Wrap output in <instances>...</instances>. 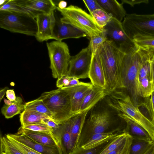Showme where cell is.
<instances>
[{"label":"cell","mask_w":154,"mask_h":154,"mask_svg":"<svg viewBox=\"0 0 154 154\" xmlns=\"http://www.w3.org/2000/svg\"><path fill=\"white\" fill-rule=\"evenodd\" d=\"M53 133L59 143L63 154H69L73 150L72 139L67 121L59 125Z\"/></svg>","instance_id":"cell-19"},{"label":"cell","mask_w":154,"mask_h":154,"mask_svg":"<svg viewBox=\"0 0 154 154\" xmlns=\"http://www.w3.org/2000/svg\"><path fill=\"white\" fill-rule=\"evenodd\" d=\"M89 111H85L67 121L71 136L73 150L78 147L80 135Z\"/></svg>","instance_id":"cell-20"},{"label":"cell","mask_w":154,"mask_h":154,"mask_svg":"<svg viewBox=\"0 0 154 154\" xmlns=\"http://www.w3.org/2000/svg\"><path fill=\"white\" fill-rule=\"evenodd\" d=\"M92 57L91 48L88 44L76 55L71 56L66 75L79 79L88 78Z\"/></svg>","instance_id":"cell-10"},{"label":"cell","mask_w":154,"mask_h":154,"mask_svg":"<svg viewBox=\"0 0 154 154\" xmlns=\"http://www.w3.org/2000/svg\"><path fill=\"white\" fill-rule=\"evenodd\" d=\"M132 40L135 45L139 48L154 50V37L136 35Z\"/></svg>","instance_id":"cell-32"},{"label":"cell","mask_w":154,"mask_h":154,"mask_svg":"<svg viewBox=\"0 0 154 154\" xmlns=\"http://www.w3.org/2000/svg\"><path fill=\"white\" fill-rule=\"evenodd\" d=\"M3 10L28 14L34 17L27 10L15 3L13 0H8L6 3L0 7V11Z\"/></svg>","instance_id":"cell-36"},{"label":"cell","mask_w":154,"mask_h":154,"mask_svg":"<svg viewBox=\"0 0 154 154\" xmlns=\"http://www.w3.org/2000/svg\"><path fill=\"white\" fill-rule=\"evenodd\" d=\"M111 115L107 110L92 113L87 121L84 132L81 134L78 147L81 146L94 134L106 132L116 133L111 130Z\"/></svg>","instance_id":"cell-9"},{"label":"cell","mask_w":154,"mask_h":154,"mask_svg":"<svg viewBox=\"0 0 154 154\" xmlns=\"http://www.w3.org/2000/svg\"><path fill=\"white\" fill-rule=\"evenodd\" d=\"M128 135L125 132L119 134L110 140L99 154H108L114 150L124 141Z\"/></svg>","instance_id":"cell-31"},{"label":"cell","mask_w":154,"mask_h":154,"mask_svg":"<svg viewBox=\"0 0 154 154\" xmlns=\"http://www.w3.org/2000/svg\"><path fill=\"white\" fill-rule=\"evenodd\" d=\"M0 27L14 33L35 36L38 28L35 17L29 14L0 11Z\"/></svg>","instance_id":"cell-5"},{"label":"cell","mask_w":154,"mask_h":154,"mask_svg":"<svg viewBox=\"0 0 154 154\" xmlns=\"http://www.w3.org/2000/svg\"><path fill=\"white\" fill-rule=\"evenodd\" d=\"M110 140L90 149H84L80 146L73 150L69 154H99Z\"/></svg>","instance_id":"cell-35"},{"label":"cell","mask_w":154,"mask_h":154,"mask_svg":"<svg viewBox=\"0 0 154 154\" xmlns=\"http://www.w3.org/2000/svg\"><path fill=\"white\" fill-rule=\"evenodd\" d=\"M16 140L32 149L41 154H63L58 146H50L38 143L23 134H8Z\"/></svg>","instance_id":"cell-17"},{"label":"cell","mask_w":154,"mask_h":154,"mask_svg":"<svg viewBox=\"0 0 154 154\" xmlns=\"http://www.w3.org/2000/svg\"><path fill=\"white\" fill-rule=\"evenodd\" d=\"M107 39L113 42L120 49L129 51L136 46L125 32L121 22L112 18L104 27Z\"/></svg>","instance_id":"cell-11"},{"label":"cell","mask_w":154,"mask_h":154,"mask_svg":"<svg viewBox=\"0 0 154 154\" xmlns=\"http://www.w3.org/2000/svg\"><path fill=\"white\" fill-rule=\"evenodd\" d=\"M17 5L26 9L35 18L40 14L54 11L56 5L51 0H13Z\"/></svg>","instance_id":"cell-14"},{"label":"cell","mask_w":154,"mask_h":154,"mask_svg":"<svg viewBox=\"0 0 154 154\" xmlns=\"http://www.w3.org/2000/svg\"><path fill=\"white\" fill-rule=\"evenodd\" d=\"M38 30L35 36L40 42L54 39V29L56 19L54 11L49 13L38 14L36 17Z\"/></svg>","instance_id":"cell-12"},{"label":"cell","mask_w":154,"mask_h":154,"mask_svg":"<svg viewBox=\"0 0 154 154\" xmlns=\"http://www.w3.org/2000/svg\"><path fill=\"white\" fill-rule=\"evenodd\" d=\"M88 78L93 85L105 90L106 82L98 48L95 54L92 56Z\"/></svg>","instance_id":"cell-15"},{"label":"cell","mask_w":154,"mask_h":154,"mask_svg":"<svg viewBox=\"0 0 154 154\" xmlns=\"http://www.w3.org/2000/svg\"><path fill=\"white\" fill-rule=\"evenodd\" d=\"M83 1L89 11L90 14L95 10L99 9H103L97 2V0H83Z\"/></svg>","instance_id":"cell-39"},{"label":"cell","mask_w":154,"mask_h":154,"mask_svg":"<svg viewBox=\"0 0 154 154\" xmlns=\"http://www.w3.org/2000/svg\"><path fill=\"white\" fill-rule=\"evenodd\" d=\"M17 134H24L33 140L45 146H60L53 133L33 131L20 127Z\"/></svg>","instance_id":"cell-21"},{"label":"cell","mask_w":154,"mask_h":154,"mask_svg":"<svg viewBox=\"0 0 154 154\" xmlns=\"http://www.w3.org/2000/svg\"><path fill=\"white\" fill-rule=\"evenodd\" d=\"M107 103L118 113L126 114L149 133L154 142V123L152 122L132 103L129 96L116 90L108 94Z\"/></svg>","instance_id":"cell-2"},{"label":"cell","mask_w":154,"mask_h":154,"mask_svg":"<svg viewBox=\"0 0 154 154\" xmlns=\"http://www.w3.org/2000/svg\"><path fill=\"white\" fill-rule=\"evenodd\" d=\"M148 109L152 120L154 123V89L150 97Z\"/></svg>","instance_id":"cell-41"},{"label":"cell","mask_w":154,"mask_h":154,"mask_svg":"<svg viewBox=\"0 0 154 154\" xmlns=\"http://www.w3.org/2000/svg\"><path fill=\"white\" fill-rule=\"evenodd\" d=\"M142 61V49L135 46L128 51L119 48L118 87V90L129 97L136 107L146 108L149 98H143L138 85V75Z\"/></svg>","instance_id":"cell-1"},{"label":"cell","mask_w":154,"mask_h":154,"mask_svg":"<svg viewBox=\"0 0 154 154\" xmlns=\"http://www.w3.org/2000/svg\"><path fill=\"white\" fill-rule=\"evenodd\" d=\"M54 35V39L60 41L68 38L87 37L84 32L69 24L62 22L60 19H56Z\"/></svg>","instance_id":"cell-16"},{"label":"cell","mask_w":154,"mask_h":154,"mask_svg":"<svg viewBox=\"0 0 154 154\" xmlns=\"http://www.w3.org/2000/svg\"><path fill=\"white\" fill-rule=\"evenodd\" d=\"M102 8L112 15V18L122 21L126 15L123 4L116 0H97Z\"/></svg>","instance_id":"cell-23"},{"label":"cell","mask_w":154,"mask_h":154,"mask_svg":"<svg viewBox=\"0 0 154 154\" xmlns=\"http://www.w3.org/2000/svg\"><path fill=\"white\" fill-rule=\"evenodd\" d=\"M42 123L46 125L49 128L53 130L57 128L59 126V125L50 118L44 119L42 121Z\"/></svg>","instance_id":"cell-42"},{"label":"cell","mask_w":154,"mask_h":154,"mask_svg":"<svg viewBox=\"0 0 154 154\" xmlns=\"http://www.w3.org/2000/svg\"><path fill=\"white\" fill-rule=\"evenodd\" d=\"M153 142L152 141L132 139L129 154H144Z\"/></svg>","instance_id":"cell-28"},{"label":"cell","mask_w":154,"mask_h":154,"mask_svg":"<svg viewBox=\"0 0 154 154\" xmlns=\"http://www.w3.org/2000/svg\"><path fill=\"white\" fill-rule=\"evenodd\" d=\"M70 76L67 75H63L58 79L56 82V86L59 88H66L68 86L70 82Z\"/></svg>","instance_id":"cell-40"},{"label":"cell","mask_w":154,"mask_h":154,"mask_svg":"<svg viewBox=\"0 0 154 154\" xmlns=\"http://www.w3.org/2000/svg\"><path fill=\"white\" fill-rule=\"evenodd\" d=\"M98 50L106 82L105 91L108 94L117 88L119 48L107 40Z\"/></svg>","instance_id":"cell-4"},{"label":"cell","mask_w":154,"mask_h":154,"mask_svg":"<svg viewBox=\"0 0 154 154\" xmlns=\"http://www.w3.org/2000/svg\"><path fill=\"white\" fill-rule=\"evenodd\" d=\"M107 95L105 90L93 85L83 100L80 113L90 110L97 102Z\"/></svg>","instance_id":"cell-22"},{"label":"cell","mask_w":154,"mask_h":154,"mask_svg":"<svg viewBox=\"0 0 154 154\" xmlns=\"http://www.w3.org/2000/svg\"><path fill=\"white\" fill-rule=\"evenodd\" d=\"M56 9L62 16L60 18L61 22L69 24L84 32L88 38L97 35L103 31L90 14L77 6L71 5L63 9L57 6Z\"/></svg>","instance_id":"cell-6"},{"label":"cell","mask_w":154,"mask_h":154,"mask_svg":"<svg viewBox=\"0 0 154 154\" xmlns=\"http://www.w3.org/2000/svg\"><path fill=\"white\" fill-rule=\"evenodd\" d=\"M6 96L8 100L13 102L16 100V97L15 92L13 89H8L6 93Z\"/></svg>","instance_id":"cell-44"},{"label":"cell","mask_w":154,"mask_h":154,"mask_svg":"<svg viewBox=\"0 0 154 154\" xmlns=\"http://www.w3.org/2000/svg\"><path fill=\"white\" fill-rule=\"evenodd\" d=\"M8 88L6 87L3 89L1 90L0 91V102L1 101L3 98L5 94L6 93Z\"/></svg>","instance_id":"cell-49"},{"label":"cell","mask_w":154,"mask_h":154,"mask_svg":"<svg viewBox=\"0 0 154 154\" xmlns=\"http://www.w3.org/2000/svg\"><path fill=\"white\" fill-rule=\"evenodd\" d=\"M22 128L35 131L53 133V129L42 123H36L21 126Z\"/></svg>","instance_id":"cell-38"},{"label":"cell","mask_w":154,"mask_h":154,"mask_svg":"<svg viewBox=\"0 0 154 154\" xmlns=\"http://www.w3.org/2000/svg\"><path fill=\"white\" fill-rule=\"evenodd\" d=\"M150 65L152 81L154 88V53L150 59Z\"/></svg>","instance_id":"cell-45"},{"label":"cell","mask_w":154,"mask_h":154,"mask_svg":"<svg viewBox=\"0 0 154 154\" xmlns=\"http://www.w3.org/2000/svg\"><path fill=\"white\" fill-rule=\"evenodd\" d=\"M138 85L141 96L145 99L149 98L154 89L152 78L146 77L138 80Z\"/></svg>","instance_id":"cell-29"},{"label":"cell","mask_w":154,"mask_h":154,"mask_svg":"<svg viewBox=\"0 0 154 154\" xmlns=\"http://www.w3.org/2000/svg\"><path fill=\"white\" fill-rule=\"evenodd\" d=\"M4 101L5 104L7 105H10L12 103V101L9 100H7L5 98H4Z\"/></svg>","instance_id":"cell-50"},{"label":"cell","mask_w":154,"mask_h":154,"mask_svg":"<svg viewBox=\"0 0 154 154\" xmlns=\"http://www.w3.org/2000/svg\"><path fill=\"white\" fill-rule=\"evenodd\" d=\"M93 86L91 83L81 82L77 85L61 88L69 95L72 112L74 114L76 115L80 113V109L83 100Z\"/></svg>","instance_id":"cell-13"},{"label":"cell","mask_w":154,"mask_h":154,"mask_svg":"<svg viewBox=\"0 0 154 154\" xmlns=\"http://www.w3.org/2000/svg\"><path fill=\"white\" fill-rule=\"evenodd\" d=\"M46 46L53 77L58 79L66 75L71 57L67 44L56 40L47 43Z\"/></svg>","instance_id":"cell-7"},{"label":"cell","mask_w":154,"mask_h":154,"mask_svg":"<svg viewBox=\"0 0 154 154\" xmlns=\"http://www.w3.org/2000/svg\"><path fill=\"white\" fill-rule=\"evenodd\" d=\"M144 154H154V142L150 146Z\"/></svg>","instance_id":"cell-47"},{"label":"cell","mask_w":154,"mask_h":154,"mask_svg":"<svg viewBox=\"0 0 154 154\" xmlns=\"http://www.w3.org/2000/svg\"><path fill=\"white\" fill-rule=\"evenodd\" d=\"M67 2H66L61 1L59 2L57 7L60 9H63L67 7Z\"/></svg>","instance_id":"cell-48"},{"label":"cell","mask_w":154,"mask_h":154,"mask_svg":"<svg viewBox=\"0 0 154 154\" xmlns=\"http://www.w3.org/2000/svg\"><path fill=\"white\" fill-rule=\"evenodd\" d=\"M7 138L12 144L23 154H41L32 149L16 140L7 134Z\"/></svg>","instance_id":"cell-37"},{"label":"cell","mask_w":154,"mask_h":154,"mask_svg":"<svg viewBox=\"0 0 154 154\" xmlns=\"http://www.w3.org/2000/svg\"><path fill=\"white\" fill-rule=\"evenodd\" d=\"M38 98L43 101L52 113V119L58 125L77 115L72 112L69 96L63 89L44 92Z\"/></svg>","instance_id":"cell-3"},{"label":"cell","mask_w":154,"mask_h":154,"mask_svg":"<svg viewBox=\"0 0 154 154\" xmlns=\"http://www.w3.org/2000/svg\"><path fill=\"white\" fill-rule=\"evenodd\" d=\"M118 115L125 122L126 126L123 130V132L128 134L133 139L153 141L148 132L128 115L121 113H118Z\"/></svg>","instance_id":"cell-18"},{"label":"cell","mask_w":154,"mask_h":154,"mask_svg":"<svg viewBox=\"0 0 154 154\" xmlns=\"http://www.w3.org/2000/svg\"><path fill=\"white\" fill-rule=\"evenodd\" d=\"M90 15L98 26L102 29L112 18L111 15L101 9L94 11Z\"/></svg>","instance_id":"cell-30"},{"label":"cell","mask_w":154,"mask_h":154,"mask_svg":"<svg viewBox=\"0 0 154 154\" xmlns=\"http://www.w3.org/2000/svg\"><path fill=\"white\" fill-rule=\"evenodd\" d=\"M90 45L92 54L93 55L97 51L100 45L107 40L105 34L103 31L100 34L89 38Z\"/></svg>","instance_id":"cell-34"},{"label":"cell","mask_w":154,"mask_h":154,"mask_svg":"<svg viewBox=\"0 0 154 154\" xmlns=\"http://www.w3.org/2000/svg\"><path fill=\"white\" fill-rule=\"evenodd\" d=\"M25 104L22 99L17 97L11 105H7L5 104L1 109V112L6 118H11L24 110Z\"/></svg>","instance_id":"cell-26"},{"label":"cell","mask_w":154,"mask_h":154,"mask_svg":"<svg viewBox=\"0 0 154 154\" xmlns=\"http://www.w3.org/2000/svg\"><path fill=\"white\" fill-rule=\"evenodd\" d=\"M0 154H23L10 142L6 136H1Z\"/></svg>","instance_id":"cell-33"},{"label":"cell","mask_w":154,"mask_h":154,"mask_svg":"<svg viewBox=\"0 0 154 154\" xmlns=\"http://www.w3.org/2000/svg\"><path fill=\"white\" fill-rule=\"evenodd\" d=\"M120 134V133L106 132L94 134L81 147L84 149H88L96 147L111 140Z\"/></svg>","instance_id":"cell-24"},{"label":"cell","mask_w":154,"mask_h":154,"mask_svg":"<svg viewBox=\"0 0 154 154\" xmlns=\"http://www.w3.org/2000/svg\"><path fill=\"white\" fill-rule=\"evenodd\" d=\"M122 24L125 32L132 40L136 35L154 37V14H127Z\"/></svg>","instance_id":"cell-8"},{"label":"cell","mask_w":154,"mask_h":154,"mask_svg":"<svg viewBox=\"0 0 154 154\" xmlns=\"http://www.w3.org/2000/svg\"><path fill=\"white\" fill-rule=\"evenodd\" d=\"M20 117L21 126L36 123H42V121L44 119L51 118L45 114L26 109H24L20 113Z\"/></svg>","instance_id":"cell-25"},{"label":"cell","mask_w":154,"mask_h":154,"mask_svg":"<svg viewBox=\"0 0 154 154\" xmlns=\"http://www.w3.org/2000/svg\"><path fill=\"white\" fill-rule=\"evenodd\" d=\"M81 82L79 79L75 77L70 76L69 84L67 87L74 86L79 84Z\"/></svg>","instance_id":"cell-46"},{"label":"cell","mask_w":154,"mask_h":154,"mask_svg":"<svg viewBox=\"0 0 154 154\" xmlns=\"http://www.w3.org/2000/svg\"><path fill=\"white\" fill-rule=\"evenodd\" d=\"M24 109L35 111L45 114L52 119L51 112L43 101L38 98L25 103Z\"/></svg>","instance_id":"cell-27"},{"label":"cell","mask_w":154,"mask_h":154,"mask_svg":"<svg viewBox=\"0 0 154 154\" xmlns=\"http://www.w3.org/2000/svg\"><path fill=\"white\" fill-rule=\"evenodd\" d=\"M122 4H127L129 5L132 7H134L135 5L140 4L141 3L148 4L149 1L148 0H122Z\"/></svg>","instance_id":"cell-43"}]
</instances>
